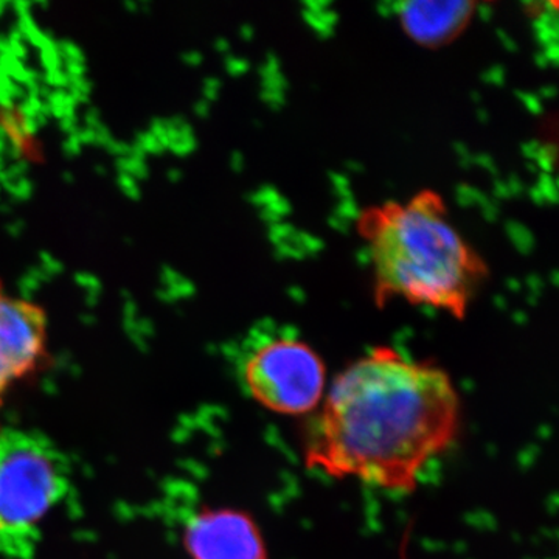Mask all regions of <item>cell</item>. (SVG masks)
Segmentation results:
<instances>
[{"instance_id":"cell-2","label":"cell","mask_w":559,"mask_h":559,"mask_svg":"<svg viewBox=\"0 0 559 559\" xmlns=\"http://www.w3.org/2000/svg\"><path fill=\"white\" fill-rule=\"evenodd\" d=\"M358 227L369 245L378 301L403 299L465 318L487 266L455 229L439 194L425 190L406 202L374 205Z\"/></svg>"},{"instance_id":"cell-6","label":"cell","mask_w":559,"mask_h":559,"mask_svg":"<svg viewBox=\"0 0 559 559\" xmlns=\"http://www.w3.org/2000/svg\"><path fill=\"white\" fill-rule=\"evenodd\" d=\"M187 544L194 559H267L259 525L242 511H205L191 522Z\"/></svg>"},{"instance_id":"cell-5","label":"cell","mask_w":559,"mask_h":559,"mask_svg":"<svg viewBox=\"0 0 559 559\" xmlns=\"http://www.w3.org/2000/svg\"><path fill=\"white\" fill-rule=\"evenodd\" d=\"M46 345L44 311L0 285V406L13 384L39 366Z\"/></svg>"},{"instance_id":"cell-4","label":"cell","mask_w":559,"mask_h":559,"mask_svg":"<svg viewBox=\"0 0 559 559\" xmlns=\"http://www.w3.org/2000/svg\"><path fill=\"white\" fill-rule=\"evenodd\" d=\"M250 399L278 415L314 414L326 393L325 362L294 337H277L250 349L241 364Z\"/></svg>"},{"instance_id":"cell-1","label":"cell","mask_w":559,"mask_h":559,"mask_svg":"<svg viewBox=\"0 0 559 559\" xmlns=\"http://www.w3.org/2000/svg\"><path fill=\"white\" fill-rule=\"evenodd\" d=\"M460 425L462 401L447 371L377 347L326 390L305 430L304 463L333 479L407 495L451 450Z\"/></svg>"},{"instance_id":"cell-7","label":"cell","mask_w":559,"mask_h":559,"mask_svg":"<svg viewBox=\"0 0 559 559\" xmlns=\"http://www.w3.org/2000/svg\"><path fill=\"white\" fill-rule=\"evenodd\" d=\"M474 14L473 2H407L400 21L412 39L433 47L457 38Z\"/></svg>"},{"instance_id":"cell-3","label":"cell","mask_w":559,"mask_h":559,"mask_svg":"<svg viewBox=\"0 0 559 559\" xmlns=\"http://www.w3.org/2000/svg\"><path fill=\"white\" fill-rule=\"evenodd\" d=\"M69 460L38 430L0 428V558L33 559L72 484Z\"/></svg>"}]
</instances>
